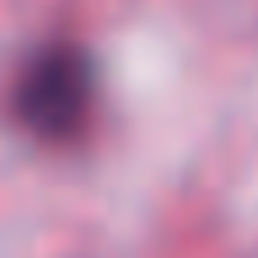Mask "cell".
Wrapping results in <instances>:
<instances>
[{"mask_svg": "<svg viewBox=\"0 0 258 258\" xmlns=\"http://www.w3.org/2000/svg\"><path fill=\"white\" fill-rule=\"evenodd\" d=\"M100 104L95 59L77 41L36 45L9 82V118L41 145H77Z\"/></svg>", "mask_w": 258, "mask_h": 258, "instance_id": "6da1fadb", "label": "cell"}]
</instances>
